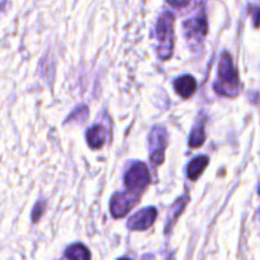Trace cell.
I'll use <instances>...</instances> for the list:
<instances>
[{"mask_svg": "<svg viewBox=\"0 0 260 260\" xmlns=\"http://www.w3.org/2000/svg\"><path fill=\"white\" fill-rule=\"evenodd\" d=\"M168 3L174 8H184L189 4L190 0H168Z\"/></svg>", "mask_w": 260, "mask_h": 260, "instance_id": "14", "label": "cell"}, {"mask_svg": "<svg viewBox=\"0 0 260 260\" xmlns=\"http://www.w3.org/2000/svg\"><path fill=\"white\" fill-rule=\"evenodd\" d=\"M205 140H206V135H205V128H203V126H196L194 128H193L192 134H190L189 146L192 147V149L202 146Z\"/></svg>", "mask_w": 260, "mask_h": 260, "instance_id": "12", "label": "cell"}, {"mask_svg": "<svg viewBox=\"0 0 260 260\" xmlns=\"http://www.w3.org/2000/svg\"><path fill=\"white\" fill-rule=\"evenodd\" d=\"M134 197L127 193H116L111 201V213L113 217H123L128 213L131 207L134 206Z\"/></svg>", "mask_w": 260, "mask_h": 260, "instance_id": "6", "label": "cell"}, {"mask_svg": "<svg viewBox=\"0 0 260 260\" xmlns=\"http://www.w3.org/2000/svg\"><path fill=\"white\" fill-rule=\"evenodd\" d=\"M218 66V83L215 84V90L222 95L235 96L239 91V75L228 52L221 56Z\"/></svg>", "mask_w": 260, "mask_h": 260, "instance_id": "1", "label": "cell"}, {"mask_svg": "<svg viewBox=\"0 0 260 260\" xmlns=\"http://www.w3.org/2000/svg\"><path fill=\"white\" fill-rule=\"evenodd\" d=\"M207 22H206L205 17H201V15L184 23L185 35L189 38L203 37L207 33Z\"/></svg>", "mask_w": 260, "mask_h": 260, "instance_id": "8", "label": "cell"}, {"mask_svg": "<svg viewBox=\"0 0 260 260\" xmlns=\"http://www.w3.org/2000/svg\"><path fill=\"white\" fill-rule=\"evenodd\" d=\"M167 132L162 127H155L150 135V145H151L152 154L151 161L155 165H160L164 161V151L168 142Z\"/></svg>", "mask_w": 260, "mask_h": 260, "instance_id": "4", "label": "cell"}, {"mask_svg": "<svg viewBox=\"0 0 260 260\" xmlns=\"http://www.w3.org/2000/svg\"><path fill=\"white\" fill-rule=\"evenodd\" d=\"M210 160L206 155H202V156H197L196 159H193L192 161L188 165L187 175L190 180H197L198 177L203 173V170L206 169V167L208 165Z\"/></svg>", "mask_w": 260, "mask_h": 260, "instance_id": "9", "label": "cell"}, {"mask_svg": "<svg viewBox=\"0 0 260 260\" xmlns=\"http://www.w3.org/2000/svg\"><path fill=\"white\" fill-rule=\"evenodd\" d=\"M124 184L131 192L144 190L150 184V173L144 162H135L124 177Z\"/></svg>", "mask_w": 260, "mask_h": 260, "instance_id": "3", "label": "cell"}, {"mask_svg": "<svg viewBox=\"0 0 260 260\" xmlns=\"http://www.w3.org/2000/svg\"><path fill=\"white\" fill-rule=\"evenodd\" d=\"M86 139H88V144L91 149H99L103 146L104 141H106V132H104L103 127L95 124L89 128V131L86 132Z\"/></svg>", "mask_w": 260, "mask_h": 260, "instance_id": "10", "label": "cell"}, {"mask_svg": "<svg viewBox=\"0 0 260 260\" xmlns=\"http://www.w3.org/2000/svg\"><path fill=\"white\" fill-rule=\"evenodd\" d=\"M174 88L182 98H190L197 89V81L192 75H183L174 81Z\"/></svg>", "mask_w": 260, "mask_h": 260, "instance_id": "7", "label": "cell"}, {"mask_svg": "<svg viewBox=\"0 0 260 260\" xmlns=\"http://www.w3.org/2000/svg\"><path fill=\"white\" fill-rule=\"evenodd\" d=\"M259 194H260V187H259Z\"/></svg>", "mask_w": 260, "mask_h": 260, "instance_id": "15", "label": "cell"}, {"mask_svg": "<svg viewBox=\"0 0 260 260\" xmlns=\"http://www.w3.org/2000/svg\"><path fill=\"white\" fill-rule=\"evenodd\" d=\"M65 258L69 259H89L90 253L83 244H74L66 250Z\"/></svg>", "mask_w": 260, "mask_h": 260, "instance_id": "11", "label": "cell"}, {"mask_svg": "<svg viewBox=\"0 0 260 260\" xmlns=\"http://www.w3.org/2000/svg\"><path fill=\"white\" fill-rule=\"evenodd\" d=\"M43 208H45V203H38V205L36 206L35 210H33V213H32L33 222H37V221L40 220L41 215H42V212H43Z\"/></svg>", "mask_w": 260, "mask_h": 260, "instance_id": "13", "label": "cell"}, {"mask_svg": "<svg viewBox=\"0 0 260 260\" xmlns=\"http://www.w3.org/2000/svg\"><path fill=\"white\" fill-rule=\"evenodd\" d=\"M156 37L159 41L157 55L162 60H167L173 53V41H174V15L172 13H164L157 20Z\"/></svg>", "mask_w": 260, "mask_h": 260, "instance_id": "2", "label": "cell"}, {"mask_svg": "<svg viewBox=\"0 0 260 260\" xmlns=\"http://www.w3.org/2000/svg\"><path fill=\"white\" fill-rule=\"evenodd\" d=\"M156 216H157V212L154 207L144 208V210L135 213V215L129 218L128 228L131 229V230H136V231L147 230V229L155 222Z\"/></svg>", "mask_w": 260, "mask_h": 260, "instance_id": "5", "label": "cell"}]
</instances>
